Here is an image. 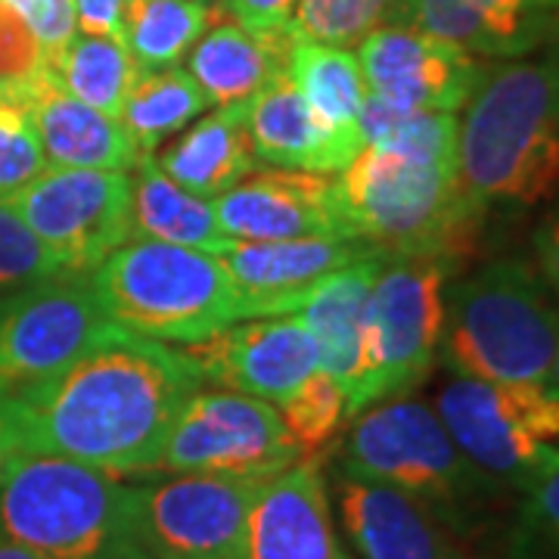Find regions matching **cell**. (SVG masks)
Segmentation results:
<instances>
[{
  "label": "cell",
  "instance_id": "1",
  "mask_svg": "<svg viewBox=\"0 0 559 559\" xmlns=\"http://www.w3.org/2000/svg\"><path fill=\"white\" fill-rule=\"evenodd\" d=\"M200 385L180 348L119 326L60 377L10 399V411L28 454L134 476L156 473L168 429Z\"/></svg>",
  "mask_w": 559,
  "mask_h": 559
},
{
  "label": "cell",
  "instance_id": "2",
  "mask_svg": "<svg viewBox=\"0 0 559 559\" xmlns=\"http://www.w3.org/2000/svg\"><path fill=\"white\" fill-rule=\"evenodd\" d=\"M336 200L348 237L448 267L473 252L485 218L460 190L454 112L404 116L364 143L336 178Z\"/></svg>",
  "mask_w": 559,
  "mask_h": 559
},
{
  "label": "cell",
  "instance_id": "3",
  "mask_svg": "<svg viewBox=\"0 0 559 559\" xmlns=\"http://www.w3.org/2000/svg\"><path fill=\"white\" fill-rule=\"evenodd\" d=\"M457 180L481 215L559 193V53L488 66L457 119Z\"/></svg>",
  "mask_w": 559,
  "mask_h": 559
},
{
  "label": "cell",
  "instance_id": "4",
  "mask_svg": "<svg viewBox=\"0 0 559 559\" xmlns=\"http://www.w3.org/2000/svg\"><path fill=\"white\" fill-rule=\"evenodd\" d=\"M559 301L535 264L498 259L444 286L441 360L466 380L557 389Z\"/></svg>",
  "mask_w": 559,
  "mask_h": 559
},
{
  "label": "cell",
  "instance_id": "5",
  "mask_svg": "<svg viewBox=\"0 0 559 559\" xmlns=\"http://www.w3.org/2000/svg\"><path fill=\"white\" fill-rule=\"evenodd\" d=\"M342 476L380 481L429 507L454 535L481 532L507 488L481 473L448 436L426 401L401 395L352 417L340 454Z\"/></svg>",
  "mask_w": 559,
  "mask_h": 559
},
{
  "label": "cell",
  "instance_id": "6",
  "mask_svg": "<svg viewBox=\"0 0 559 559\" xmlns=\"http://www.w3.org/2000/svg\"><path fill=\"white\" fill-rule=\"evenodd\" d=\"M0 535L40 559H153L138 488L50 454H22L3 479Z\"/></svg>",
  "mask_w": 559,
  "mask_h": 559
},
{
  "label": "cell",
  "instance_id": "7",
  "mask_svg": "<svg viewBox=\"0 0 559 559\" xmlns=\"http://www.w3.org/2000/svg\"><path fill=\"white\" fill-rule=\"evenodd\" d=\"M109 320L156 342H200L240 323V296L218 255L128 240L87 274Z\"/></svg>",
  "mask_w": 559,
  "mask_h": 559
},
{
  "label": "cell",
  "instance_id": "8",
  "mask_svg": "<svg viewBox=\"0 0 559 559\" xmlns=\"http://www.w3.org/2000/svg\"><path fill=\"white\" fill-rule=\"evenodd\" d=\"M451 267L423 255H385L364 318V370L345 404L358 417L370 404L411 395L429 377L444 330V283Z\"/></svg>",
  "mask_w": 559,
  "mask_h": 559
},
{
  "label": "cell",
  "instance_id": "9",
  "mask_svg": "<svg viewBox=\"0 0 559 559\" xmlns=\"http://www.w3.org/2000/svg\"><path fill=\"white\" fill-rule=\"evenodd\" d=\"M436 414L460 451L516 495L559 448V389L454 377L439 392Z\"/></svg>",
  "mask_w": 559,
  "mask_h": 559
},
{
  "label": "cell",
  "instance_id": "10",
  "mask_svg": "<svg viewBox=\"0 0 559 559\" xmlns=\"http://www.w3.org/2000/svg\"><path fill=\"white\" fill-rule=\"evenodd\" d=\"M116 330L91 277L62 274L0 296V395L60 377Z\"/></svg>",
  "mask_w": 559,
  "mask_h": 559
},
{
  "label": "cell",
  "instance_id": "11",
  "mask_svg": "<svg viewBox=\"0 0 559 559\" xmlns=\"http://www.w3.org/2000/svg\"><path fill=\"white\" fill-rule=\"evenodd\" d=\"M301 457L271 401L197 389L168 429L156 473L267 481Z\"/></svg>",
  "mask_w": 559,
  "mask_h": 559
},
{
  "label": "cell",
  "instance_id": "12",
  "mask_svg": "<svg viewBox=\"0 0 559 559\" xmlns=\"http://www.w3.org/2000/svg\"><path fill=\"white\" fill-rule=\"evenodd\" d=\"M66 274L87 277L131 240V175L47 168L3 200Z\"/></svg>",
  "mask_w": 559,
  "mask_h": 559
},
{
  "label": "cell",
  "instance_id": "13",
  "mask_svg": "<svg viewBox=\"0 0 559 559\" xmlns=\"http://www.w3.org/2000/svg\"><path fill=\"white\" fill-rule=\"evenodd\" d=\"M264 481L175 476L134 485L153 559H240L249 507Z\"/></svg>",
  "mask_w": 559,
  "mask_h": 559
},
{
  "label": "cell",
  "instance_id": "14",
  "mask_svg": "<svg viewBox=\"0 0 559 559\" xmlns=\"http://www.w3.org/2000/svg\"><path fill=\"white\" fill-rule=\"evenodd\" d=\"M367 94L401 116L457 112L479 87L488 66L448 40L411 25H382L360 40Z\"/></svg>",
  "mask_w": 559,
  "mask_h": 559
},
{
  "label": "cell",
  "instance_id": "15",
  "mask_svg": "<svg viewBox=\"0 0 559 559\" xmlns=\"http://www.w3.org/2000/svg\"><path fill=\"white\" fill-rule=\"evenodd\" d=\"M202 382L283 404L320 367L318 345L301 314L230 323L180 348Z\"/></svg>",
  "mask_w": 559,
  "mask_h": 559
},
{
  "label": "cell",
  "instance_id": "16",
  "mask_svg": "<svg viewBox=\"0 0 559 559\" xmlns=\"http://www.w3.org/2000/svg\"><path fill=\"white\" fill-rule=\"evenodd\" d=\"M382 255L352 237H305L280 242H234L221 255L240 296V320L299 314L330 274L355 261Z\"/></svg>",
  "mask_w": 559,
  "mask_h": 559
},
{
  "label": "cell",
  "instance_id": "17",
  "mask_svg": "<svg viewBox=\"0 0 559 559\" xmlns=\"http://www.w3.org/2000/svg\"><path fill=\"white\" fill-rule=\"evenodd\" d=\"M215 212L221 230L237 242L348 237L336 200V180L311 171L271 168L249 175L221 193Z\"/></svg>",
  "mask_w": 559,
  "mask_h": 559
},
{
  "label": "cell",
  "instance_id": "18",
  "mask_svg": "<svg viewBox=\"0 0 559 559\" xmlns=\"http://www.w3.org/2000/svg\"><path fill=\"white\" fill-rule=\"evenodd\" d=\"M240 559H352L340 540L320 457L267 479L249 507Z\"/></svg>",
  "mask_w": 559,
  "mask_h": 559
},
{
  "label": "cell",
  "instance_id": "19",
  "mask_svg": "<svg viewBox=\"0 0 559 559\" xmlns=\"http://www.w3.org/2000/svg\"><path fill=\"white\" fill-rule=\"evenodd\" d=\"M395 25L481 60H520L559 35V0H401Z\"/></svg>",
  "mask_w": 559,
  "mask_h": 559
},
{
  "label": "cell",
  "instance_id": "20",
  "mask_svg": "<svg viewBox=\"0 0 559 559\" xmlns=\"http://www.w3.org/2000/svg\"><path fill=\"white\" fill-rule=\"evenodd\" d=\"M340 520L360 559H466L460 535L429 507L380 481L342 476Z\"/></svg>",
  "mask_w": 559,
  "mask_h": 559
},
{
  "label": "cell",
  "instance_id": "21",
  "mask_svg": "<svg viewBox=\"0 0 559 559\" xmlns=\"http://www.w3.org/2000/svg\"><path fill=\"white\" fill-rule=\"evenodd\" d=\"M16 81L44 156L53 168L134 171L140 156L119 119H109L72 97L47 66Z\"/></svg>",
  "mask_w": 559,
  "mask_h": 559
},
{
  "label": "cell",
  "instance_id": "22",
  "mask_svg": "<svg viewBox=\"0 0 559 559\" xmlns=\"http://www.w3.org/2000/svg\"><path fill=\"white\" fill-rule=\"evenodd\" d=\"M293 40V32L255 35L242 28L240 22L224 16V7L215 3L209 28L187 53V72L200 84L209 103H246L280 72H286Z\"/></svg>",
  "mask_w": 559,
  "mask_h": 559
},
{
  "label": "cell",
  "instance_id": "23",
  "mask_svg": "<svg viewBox=\"0 0 559 559\" xmlns=\"http://www.w3.org/2000/svg\"><path fill=\"white\" fill-rule=\"evenodd\" d=\"M246 124L255 159L274 168L340 175L355 156H348L333 134L320 124L308 103L301 100L296 84L280 72L246 103Z\"/></svg>",
  "mask_w": 559,
  "mask_h": 559
},
{
  "label": "cell",
  "instance_id": "24",
  "mask_svg": "<svg viewBox=\"0 0 559 559\" xmlns=\"http://www.w3.org/2000/svg\"><path fill=\"white\" fill-rule=\"evenodd\" d=\"M246 103L221 106L218 112L183 131L175 143L159 146L153 162L159 165L162 175L200 200H218L221 193L249 178L259 159L249 140Z\"/></svg>",
  "mask_w": 559,
  "mask_h": 559
},
{
  "label": "cell",
  "instance_id": "25",
  "mask_svg": "<svg viewBox=\"0 0 559 559\" xmlns=\"http://www.w3.org/2000/svg\"><path fill=\"white\" fill-rule=\"evenodd\" d=\"M382 259L385 255H373L330 274L299 311L318 345L320 370L340 382L345 404L358 389L364 370V318Z\"/></svg>",
  "mask_w": 559,
  "mask_h": 559
},
{
  "label": "cell",
  "instance_id": "26",
  "mask_svg": "<svg viewBox=\"0 0 559 559\" xmlns=\"http://www.w3.org/2000/svg\"><path fill=\"white\" fill-rule=\"evenodd\" d=\"M131 240H156L209 255H227L230 240L218 224L215 200H200L165 178L153 156L134 165L131 178Z\"/></svg>",
  "mask_w": 559,
  "mask_h": 559
},
{
  "label": "cell",
  "instance_id": "27",
  "mask_svg": "<svg viewBox=\"0 0 559 559\" xmlns=\"http://www.w3.org/2000/svg\"><path fill=\"white\" fill-rule=\"evenodd\" d=\"M286 75L296 84L311 116L333 134L348 156L364 150L360 138V106L367 97L364 72L355 53L318 40H293Z\"/></svg>",
  "mask_w": 559,
  "mask_h": 559
},
{
  "label": "cell",
  "instance_id": "28",
  "mask_svg": "<svg viewBox=\"0 0 559 559\" xmlns=\"http://www.w3.org/2000/svg\"><path fill=\"white\" fill-rule=\"evenodd\" d=\"M215 13L209 0H124L121 40L140 75L175 69Z\"/></svg>",
  "mask_w": 559,
  "mask_h": 559
},
{
  "label": "cell",
  "instance_id": "29",
  "mask_svg": "<svg viewBox=\"0 0 559 559\" xmlns=\"http://www.w3.org/2000/svg\"><path fill=\"white\" fill-rule=\"evenodd\" d=\"M205 94L183 69H162L138 75L121 106V128L131 138L138 156H153L168 138L180 134L193 119L205 112Z\"/></svg>",
  "mask_w": 559,
  "mask_h": 559
},
{
  "label": "cell",
  "instance_id": "30",
  "mask_svg": "<svg viewBox=\"0 0 559 559\" xmlns=\"http://www.w3.org/2000/svg\"><path fill=\"white\" fill-rule=\"evenodd\" d=\"M47 69L72 97L109 119H119L124 97L140 75L128 47L106 35H75Z\"/></svg>",
  "mask_w": 559,
  "mask_h": 559
},
{
  "label": "cell",
  "instance_id": "31",
  "mask_svg": "<svg viewBox=\"0 0 559 559\" xmlns=\"http://www.w3.org/2000/svg\"><path fill=\"white\" fill-rule=\"evenodd\" d=\"M399 7L401 0H299L289 32L301 40L352 47L382 25H395Z\"/></svg>",
  "mask_w": 559,
  "mask_h": 559
},
{
  "label": "cell",
  "instance_id": "32",
  "mask_svg": "<svg viewBox=\"0 0 559 559\" xmlns=\"http://www.w3.org/2000/svg\"><path fill=\"white\" fill-rule=\"evenodd\" d=\"M507 559H559V448L520 495L507 528Z\"/></svg>",
  "mask_w": 559,
  "mask_h": 559
},
{
  "label": "cell",
  "instance_id": "33",
  "mask_svg": "<svg viewBox=\"0 0 559 559\" xmlns=\"http://www.w3.org/2000/svg\"><path fill=\"white\" fill-rule=\"evenodd\" d=\"M47 168L50 162L25 109L20 81H0V202L20 193Z\"/></svg>",
  "mask_w": 559,
  "mask_h": 559
},
{
  "label": "cell",
  "instance_id": "34",
  "mask_svg": "<svg viewBox=\"0 0 559 559\" xmlns=\"http://www.w3.org/2000/svg\"><path fill=\"white\" fill-rule=\"evenodd\" d=\"M280 417L305 457L326 448L345 419V392L326 370H314L289 399L280 404Z\"/></svg>",
  "mask_w": 559,
  "mask_h": 559
},
{
  "label": "cell",
  "instance_id": "35",
  "mask_svg": "<svg viewBox=\"0 0 559 559\" xmlns=\"http://www.w3.org/2000/svg\"><path fill=\"white\" fill-rule=\"evenodd\" d=\"M62 274L60 261L40 246L7 202H0V296Z\"/></svg>",
  "mask_w": 559,
  "mask_h": 559
},
{
  "label": "cell",
  "instance_id": "36",
  "mask_svg": "<svg viewBox=\"0 0 559 559\" xmlns=\"http://www.w3.org/2000/svg\"><path fill=\"white\" fill-rule=\"evenodd\" d=\"M7 10H13L28 32L35 35L44 53V66L57 60L62 47L75 38V3L72 0H0Z\"/></svg>",
  "mask_w": 559,
  "mask_h": 559
},
{
  "label": "cell",
  "instance_id": "37",
  "mask_svg": "<svg viewBox=\"0 0 559 559\" xmlns=\"http://www.w3.org/2000/svg\"><path fill=\"white\" fill-rule=\"evenodd\" d=\"M44 66V53L28 25L0 3V81L25 79Z\"/></svg>",
  "mask_w": 559,
  "mask_h": 559
},
{
  "label": "cell",
  "instance_id": "38",
  "mask_svg": "<svg viewBox=\"0 0 559 559\" xmlns=\"http://www.w3.org/2000/svg\"><path fill=\"white\" fill-rule=\"evenodd\" d=\"M299 0H224L234 22L255 35H280L289 32V22Z\"/></svg>",
  "mask_w": 559,
  "mask_h": 559
},
{
  "label": "cell",
  "instance_id": "39",
  "mask_svg": "<svg viewBox=\"0 0 559 559\" xmlns=\"http://www.w3.org/2000/svg\"><path fill=\"white\" fill-rule=\"evenodd\" d=\"M72 3H75V22L84 35H106V38L121 40L124 0H72Z\"/></svg>",
  "mask_w": 559,
  "mask_h": 559
},
{
  "label": "cell",
  "instance_id": "40",
  "mask_svg": "<svg viewBox=\"0 0 559 559\" xmlns=\"http://www.w3.org/2000/svg\"><path fill=\"white\" fill-rule=\"evenodd\" d=\"M535 255H538L540 277L559 299V212L544 218L535 230Z\"/></svg>",
  "mask_w": 559,
  "mask_h": 559
},
{
  "label": "cell",
  "instance_id": "41",
  "mask_svg": "<svg viewBox=\"0 0 559 559\" xmlns=\"http://www.w3.org/2000/svg\"><path fill=\"white\" fill-rule=\"evenodd\" d=\"M22 454H28V451H25V441L20 436L16 417L10 411V399L0 395V485L10 476V469L20 463Z\"/></svg>",
  "mask_w": 559,
  "mask_h": 559
},
{
  "label": "cell",
  "instance_id": "42",
  "mask_svg": "<svg viewBox=\"0 0 559 559\" xmlns=\"http://www.w3.org/2000/svg\"><path fill=\"white\" fill-rule=\"evenodd\" d=\"M0 559H40V557H35L32 550H25V547H20V544H13V540L0 535Z\"/></svg>",
  "mask_w": 559,
  "mask_h": 559
},
{
  "label": "cell",
  "instance_id": "43",
  "mask_svg": "<svg viewBox=\"0 0 559 559\" xmlns=\"http://www.w3.org/2000/svg\"><path fill=\"white\" fill-rule=\"evenodd\" d=\"M557 389H559V348H557Z\"/></svg>",
  "mask_w": 559,
  "mask_h": 559
},
{
  "label": "cell",
  "instance_id": "44",
  "mask_svg": "<svg viewBox=\"0 0 559 559\" xmlns=\"http://www.w3.org/2000/svg\"><path fill=\"white\" fill-rule=\"evenodd\" d=\"M209 3H218V7H224V0H209Z\"/></svg>",
  "mask_w": 559,
  "mask_h": 559
}]
</instances>
